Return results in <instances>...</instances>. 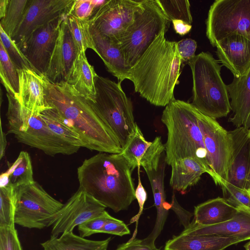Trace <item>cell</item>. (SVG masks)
<instances>
[{
  "mask_svg": "<svg viewBox=\"0 0 250 250\" xmlns=\"http://www.w3.org/2000/svg\"><path fill=\"white\" fill-rule=\"evenodd\" d=\"M188 63L192 77V103L200 112L216 119L231 110L227 85L221 76L222 65L208 52L195 55Z\"/></svg>",
  "mask_w": 250,
  "mask_h": 250,
  "instance_id": "5b68a950",
  "label": "cell"
},
{
  "mask_svg": "<svg viewBox=\"0 0 250 250\" xmlns=\"http://www.w3.org/2000/svg\"><path fill=\"white\" fill-rule=\"evenodd\" d=\"M232 141V159L228 182L248 190L250 187V134L249 129L236 127L229 131Z\"/></svg>",
  "mask_w": 250,
  "mask_h": 250,
  "instance_id": "ac0fdd59",
  "label": "cell"
},
{
  "mask_svg": "<svg viewBox=\"0 0 250 250\" xmlns=\"http://www.w3.org/2000/svg\"><path fill=\"white\" fill-rule=\"evenodd\" d=\"M39 115L55 134L73 146L83 147L78 133L66 123L56 109L48 106Z\"/></svg>",
  "mask_w": 250,
  "mask_h": 250,
  "instance_id": "4dcf8cb0",
  "label": "cell"
},
{
  "mask_svg": "<svg viewBox=\"0 0 250 250\" xmlns=\"http://www.w3.org/2000/svg\"><path fill=\"white\" fill-rule=\"evenodd\" d=\"M132 171L121 153L99 152L78 168L79 189L115 212L126 210L136 199Z\"/></svg>",
  "mask_w": 250,
  "mask_h": 250,
  "instance_id": "3957f363",
  "label": "cell"
},
{
  "mask_svg": "<svg viewBox=\"0 0 250 250\" xmlns=\"http://www.w3.org/2000/svg\"><path fill=\"white\" fill-rule=\"evenodd\" d=\"M142 0H107L88 20L103 36L119 42L132 22Z\"/></svg>",
  "mask_w": 250,
  "mask_h": 250,
  "instance_id": "4fadbf2b",
  "label": "cell"
},
{
  "mask_svg": "<svg viewBox=\"0 0 250 250\" xmlns=\"http://www.w3.org/2000/svg\"><path fill=\"white\" fill-rule=\"evenodd\" d=\"M198 122L212 170L211 178L220 186L228 180L232 159L231 136L216 119L205 115L199 110Z\"/></svg>",
  "mask_w": 250,
  "mask_h": 250,
  "instance_id": "8fae6325",
  "label": "cell"
},
{
  "mask_svg": "<svg viewBox=\"0 0 250 250\" xmlns=\"http://www.w3.org/2000/svg\"><path fill=\"white\" fill-rule=\"evenodd\" d=\"M210 44L238 34L250 40V0H216L210 6L206 22Z\"/></svg>",
  "mask_w": 250,
  "mask_h": 250,
  "instance_id": "30bf717a",
  "label": "cell"
},
{
  "mask_svg": "<svg viewBox=\"0 0 250 250\" xmlns=\"http://www.w3.org/2000/svg\"><path fill=\"white\" fill-rule=\"evenodd\" d=\"M165 28L128 73L134 90L151 104L166 106L175 99L174 90L184 63L177 42L167 40Z\"/></svg>",
  "mask_w": 250,
  "mask_h": 250,
  "instance_id": "6da1fadb",
  "label": "cell"
},
{
  "mask_svg": "<svg viewBox=\"0 0 250 250\" xmlns=\"http://www.w3.org/2000/svg\"><path fill=\"white\" fill-rule=\"evenodd\" d=\"M115 250H161L156 247L154 243L147 241L145 238L139 239L134 238L129 240L125 243L118 246Z\"/></svg>",
  "mask_w": 250,
  "mask_h": 250,
  "instance_id": "f6af8a7d",
  "label": "cell"
},
{
  "mask_svg": "<svg viewBox=\"0 0 250 250\" xmlns=\"http://www.w3.org/2000/svg\"><path fill=\"white\" fill-rule=\"evenodd\" d=\"M250 134V129H249Z\"/></svg>",
  "mask_w": 250,
  "mask_h": 250,
  "instance_id": "816d5d0a",
  "label": "cell"
},
{
  "mask_svg": "<svg viewBox=\"0 0 250 250\" xmlns=\"http://www.w3.org/2000/svg\"><path fill=\"white\" fill-rule=\"evenodd\" d=\"M173 28L175 32L180 36H184L190 32L192 26L181 20L172 21Z\"/></svg>",
  "mask_w": 250,
  "mask_h": 250,
  "instance_id": "7dc6e473",
  "label": "cell"
},
{
  "mask_svg": "<svg viewBox=\"0 0 250 250\" xmlns=\"http://www.w3.org/2000/svg\"><path fill=\"white\" fill-rule=\"evenodd\" d=\"M95 86V96L87 100L110 128L123 149L134 135L137 125L132 102L120 82L97 75Z\"/></svg>",
  "mask_w": 250,
  "mask_h": 250,
  "instance_id": "52a82bcc",
  "label": "cell"
},
{
  "mask_svg": "<svg viewBox=\"0 0 250 250\" xmlns=\"http://www.w3.org/2000/svg\"><path fill=\"white\" fill-rule=\"evenodd\" d=\"M170 21L156 0H142L134 20L119 41L126 65L133 67Z\"/></svg>",
  "mask_w": 250,
  "mask_h": 250,
  "instance_id": "ba28073f",
  "label": "cell"
},
{
  "mask_svg": "<svg viewBox=\"0 0 250 250\" xmlns=\"http://www.w3.org/2000/svg\"><path fill=\"white\" fill-rule=\"evenodd\" d=\"M177 48L183 63L187 62L192 59L197 47L196 42L187 38L177 42Z\"/></svg>",
  "mask_w": 250,
  "mask_h": 250,
  "instance_id": "ee69618b",
  "label": "cell"
},
{
  "mask_svg": "<svg viewBox=\"0 0 250 250\" xmlns=\"http://www.w3.org/2000/svg\"><path fill=\"white\" fill-rule=\"evenodd\" d=\"M247 191H248L249 192V193L250 194V187L248 189V190Z\"/></svg>",
  "mask_w": 250,
  "mask_h": 250,
  "instance_id": "f907efd6",
  "label": "cell"
},
{
  "mask_svg": "<svg viewBox=\"0 0 250 250\" xmlns=\"http://www.w3.org/2000/svg\"><path fill=\"white\" fill-rule=\"evenodd\" d=\"M140 166L138 167V182L137 186L135 191V196L139 204V210L138 213L135 216L132 217L130 221V224L133 223L134 222H136V229L134 231L133 235L131 239L129 240H132L135 238V236L137 231V226L139 219L144 209V204L147 200V192L141 182L140 175Z\"/></svg>",
  "mask_w": 250,
  "mask_h": 250,
  "instance_id": "b9f144b4",
  "label": "cell"
},
{
  "mask_svg": "<svg viewBox=\"0 0 250 250\" xmlns=\"http://www.w3.org/2000/svg\"><path fill=\"white\" fill-rule=\"evenodd\" d=\"M238 239L214 235H188L180 233L168 240L164 250H223L240 242Z\"/></svg>",
  "mask_w": 250,
  "mask_h": 250,
  "instance_id": "cb8c5ba5",
  "label": "cell"
},
{
  "mask_svg": "<svg viewBox=\"0 0 250 250\" xmlns=\"http://www.w3.org/2000/svg\"><path fill=\"white\" fill-rule=\"evenodd\" d=\"M105 208L92 196L78 189L50 222L51 236L58 237L73 231L76 227L102 214Z\"/></svg>",
  "mask_w": 250,
  "mask_h": 250,
  "instance_id": "5bb4252c",
  "label": "cell"
},
{
  "mask_svg": "<svg viewBox=\"0 0 250 250\" xmlns=\"http://www.w3.org/2000/svg\"><path fill=\"white\" fill-rule=\"evenodd\" d=\"M66 22L77 53L85 52L87 49H91L96 52L89 21L79 19L68 14Z\"/></svg>",
  "mask_w": 250,
  "mask_h": 250,
  "instance_id": "1f68e13d",
  "label": "cell"
},
{
  "mask_svg": "<svg viewBox=\"0 0 250 250\" xmlns=\"http://www.w3.org/2000/svg\"><path fill=\"white\" fill-rule=\"evenodd\" d=\"M233 112L229 121L236 127L250 129V70L245 75L234 77L227 85Z\"/></svg>",
  "mask_w": 250,
  "mask_h": 250,
  "instance_id": "603a6c76",
  "label": "cell"
},
{
  "mask_svg": "<svg viewBox=\"0 0 250 250\" xmlns=\"http://www.w3.org/2000/svg\"><path fill=\"white\" fill-rule=\"evenodd\" d=\"M165 147L160 136H157L140 161L146 171L152 188L157 217L154 228L146 238L155 243L167 220L170 203L166 200L164 177L166 162Z\"/></svg>",
  "mask_w": 250,
  "mask_h": 250,
  "instance_id": "7c38bea8",
  "label": "cell"
},
{
  "mask_svg": "<svg viewBox=\"0 0 250 250\" xmlns=\"http://www.w3.org/2000/svg\"><path fill=\"white\" fill-rule=\"evenodd\" d=\"M66 18L61 25L56 44L44 75L54 84L65 83L78 54L67 24Z\"/></svg>",
  "mask_w": 250,
  "mask_h": 250,
  "instance_id": "e0dca14e",
  "label": "cell"
},
{
  "mask_svg": "<svg viewBox=\"0 0 250 250\" xmlns=\"http://www.w3.org/2000/svg\"><path fill=\"white\" fill-rule=\"evenodd\" d=\"M0 42L3 45L9 58L18 69H33L29 62L12 39L0 27Z\"/></svg>",
  "mask_w": 250,
  "mask_h": 250,
  "instance_id": "74e56055",
  "label": "cell"
},
{
  "mask_svg": "<svg viewBox=\"0 0 250 250\" xmlns=\"http://www.w3.org/2000/svg\"><path fill=\"white\" fill-rule=\"evenodd\" d=\"M68 14L37 28L18 45L33 70L39 74L44 75L46 72L61 25Z\"/></svg>",
  "mask_w": 250,
  "mask_h": 250,
  "instance_id": "9a60e30c",
  "label": "cell"
},
{
  "mask_svg": "<svg viewBox=\"0 0 250 250\" xmlns=\"http://www.w3.org/2000/svg\"><path fill=\"white\" fill-rule=\"evenodd\" d=\"M34 182L30 156L27 152L23 151L7 170L1 174L0 188L10 187L15 189Z\"/></svg>",
  "mask_w": 250,
  "mask_h": 250,
  "instance_id": "f1b7e54d",
  "label": "cell"
},
{
  "mask_svg": "<svg viewBox=\"0 0 250 250\" xmlns=\"http://www.w3.org/2000/svg\"><path fill=\"white\" fill-rule=\"evenodd\" d=\"M19 92L15 98L20 104L35 114L48 106L45 99L43 75L30 69H18Z\"/></svg>",
  "mask_w": 250,
  "mask_h": 250,
  "instance_id": "44dd1931",
  "label": "cell"
},
{
  "mask_svg": "<svg viewBox=\"0 0 250 250\" xmlns=\"http://www.w3.org/2000/svg\"><path fill=\"white\" fill-rule=\"evenodd\" d=\"M29 0H0V27L11 39L23 18Z\"/></svg>",
  "mask_w": 250,
  "mask_h": 250,
  "instance_id": "f546056e",
  "label": "cell"
},
{
  "mask_svg": "<svg viewBox=\"0 0 250 250\" xmlns=\"http://www.w3.org/2000/svg\"><path fill=\"white\" fill-rule=\"evenodd\" d=\"M0 250H22L15 228H0Z\"/></svg>",
  "mask_w": 250,
  "mask_h": 250,
  "instance_id": "60d3db41",
  "label": "cell"
},
{
  "mask_svg": "<svg viewBox=\"0 0 250 250\" xmlns=\"http://www.w3.org/2000/svg\"><path fill=\"white\" fill-rule=\"evenodd\" d=\"M6 134L2 131L1 121H0V158L1 159L5 155V148L7 146Z\"/></svg>",
  "mask_w": 250,
  "mask_h": 250,
  "instance_id": "c3c4849f",
  "label": "cell"
},
{
  "mask_svg": "<svg viewBox=\"0 0 250 250\" xmlns=\"http://www.w3.org/2000/svg\"><path fill=\"white\" fill-rule=\"evenodd\" d=\"M198 110L191 103L175 99L163 111L161 121L167 130L165 161L171 166L186 158L197 160L212 176L202 133L198 122Z\"/></svg>",
  "mask_w": 250,
  "mask_h": 250,
  "instance_id": "277c9868",
  "label": "cell"
},
{
  "mask_svg": "<svg viewBox=\"0 0 250 250\" xmlns=\"http://www.w3.org/2000/svg\"><path fill=\"white\" fill-rule=\"evenodd\" d=\"M224 197L229 203L236 208L250 211V194L245 189L238 188L228 182L220 186Z\"/></svg>",
  "mask_w": 250,
  "mask_h": 250,
  "instance_id": "8d00e7d4",
  "label": "cell"
},
{
  "mask_svg": "<svg viewBox=\"0 0 250 250\" xmlns=\"http://www.w3.org/2000/svg\"><path fill=\"white\" fill-rule=\"evenodd\" d=\"M219 62L229 69L234 77L246 74L250 70V40L234 34L218 42L216 45Z\"/></svg>",
  "mask_w": 250,
  "mask_h": 250,
  "instance_id": "d6986e66",
  "label": "cell"
},
{
  "mask_svg": "<svg viewBox=\"0 0 250 250\" xmlns=\"http://www.w3.org/2000/svg\"><path fill=\"white\" fill-rule=\"evenodd\" d=\"M246 250H250V241L244 245Z\"/></svg>",
  "mask_w": 250,
  "mask_h": 250,
  "instance_id": "681fc988",
  "label": "cell"
},
{
  "mask_svg": "<svg viewBox=\"0 0 250 250\" xmlns=\"http://www.w3.org/2000/svg\"><path fill=\"white\" fill-rule=\"evenodd\" d=\"M151 144L152 142L146 140L137 125L134 135L121 153L128 162L132 171L141 167L140 161Z\"/></svg>",
  "mask_w": 250,
  "mask_h": 250,
  "instance_id": "836d02e7",
  "label": "cell"
},
{
  "mask_svg": "<svg viewBox=\"0 0 250 250\" xmlns=\"http://www.w3.org/2000/svg\"><path fill=\"white\" fill-rule=\"evenodd\" d=\"M18 68L9 58L3 45L0 42V77L7 93L15 98L19 92Z\"/></svg>",
  "mask_w": 250,
  "mask_h": 250,
  "instance_id": "d6a6232c",
  "label": "cell"
},
{
  "mask_svg": "<svg viewBox=\"0 0 250 250\" xmlns=\"http://www.w3.org/2000/svg\"><path fill=\"white\" fill-rule=\"evenodd\" d=\"M46 105L56 109L79 135L83 147L118 154L123 149L110 128L88 100L66 83L54 84L43 75Z\"/></svg>",
  "mask_w": 250,
  "mask_h": 250,
  "instance_id": "7a4b0ae2",
  "label": "cell"
},
{
  "mask_svg": "<svg viewBox=\"0 0 250 250\" xmlns=\"http://www.w3.org/2000/svg\"><path fill=\"white\" fill-rule=\"evenodd\" d=\"M75 0H30L23 18L11 38L18 46L35 29L69 14Z\"/></svg>",
  "mask_w": 250,
  "mask_h": 250,
  "instance_id": "2e32d148",
  "label": "cell"
},
{
  "mask_svg": "<svg viewBox=\"0 0 250 250\" xmlns=\"http://www.w3.org/2000/svg\"><path fill=\"white\" fill-rule=\"evenodd\" d=\"M15 224L42 229L49 224L63 204L49 195L37 182L14 189Z\"/></svg>",
  "mask_w": 250,
  "mask_h": 250,
  "instance_id": "9c48e42d",
  "label": "cell"
},
{
  "mask_svg": "<svg viewBox=\"0 0 250 250\" xmlns=\"http://www.w3.org/2000/svg\"><path fill=\"white\" fill-rule=\"evenodd\" d=\"M170 21L181 20L191 24L192 18L188 0H156Z\"/></svg>",
  "mask_w": 250,
  "mask_h": 250,
  "instance_id": "e575fe53",
  "label": "cell"
},
{
  "mask_svg": "<svg viewBox=\"0 0 250 250\" xmlns=\"http://www.w3.org/2000/svg\"><path fill=\"white\" fill-rule=\"evenodd\" d=\"M98 75L87 61L85 52L77 54L65 83L86 99L96 94L95 78Z\"/></svg>",
  "mask_w": 250,
  "mask_h": 250,
  "instance_id": "d4e9b609",
  "label": "cell"
},
{
  "mask_svg": "<svg viewBox=\"0 0 250 250\" xmlns=\"http://www.w3.org/2000/svg\"><path fill=\"white\" fill-rule=\"evenodd\" d=\"M8 124L7 133L13 134L19 142L39 149L49 156L70 155L80 148L55 134L39 114L22 106L14 96L6 93Z\"/></svg>",
  "mask_w": 250,
  "mask_h": 250,
  "instance_id": "8992f818",
  "label": "cell"
},
{
  "mask_svg": "<svg viewBox=\"0 0 250 250\" xmlns=\"http://www.w3.org/2000/svg\"><path fill=\"white\" fill-rule=\"evenodd\" d=\"M181 233L192 236L214 235L235 238L242 241L250 240V211L238 208L231 219L211 226L199 225L192 220Z\"/></svg>",
  "mask_w": 250,
  "mask_h": 250,
  "instance_id": "ffe728a7",
  "label": "cell"
},
{
  "mask_svg": "<svg viewBox=\"0 0 250 250\" xmlns=\"http://www.w3.org/2000/svg\"><path fill=\"white\" fill-rule=\"evenodd\" d=\"M238 210L224 198L218 197L195 207L193 221L201 226L216 225L231 219Z\"/></svg>",
  "mask_w": 250,
  "mask_h": 250,
  "instance_id": "484cf974",
  "label": "cell"
},
{
  "mask_svg": "<svg viewBox=\"0 0 250 250\" xmlns=\"http://www.w3.org/2000/svg\"><path fill=\"white\" fill-rule=\"evenodd\" d=\"M110 240V237L104 240H89L71 231L60 237L51 236L41 245L44 250H107Z\"/></svg>",
  "mask_w": 250,
  "mask_h": 250,
  "instance_id": "83f0119b",
  "label": "cell"
},
{
  "mask_svg": "<svg viewBox=\"0 0 250 250\" xmlns=\"http://www.w3.org/2000/svg\"><path fill=\"white\" fill-rule=\"evenodd\" d=\"M111 215L105 210L102 214L89 219L78 226L80 236L84 238L92 234L101 233Z\"/></svg>",
  "mask_w": 250,
  "mask_h": 250,
  "instance_id": "ab89813d",
  "label": "cell"
},
{
  "mask_svg": "<svg viewBox=\"0 0 250 250\" xmlns=\"http://www.w3.org/2000/svg\"><path fill=\"white\" fill-rule=\"evenodd\" d=\"M170 209H172L177 215L180 224L187 228L190 224V219L194 213L189 212L182 208L177 202L175 194L173 193L172 200L170 203Z\"/></svg>",
  "mask_w": 250,
  "mask_h": 250,
  "instance_id": "bcb514c9",
  "label": "cell"
},
{
  "mask_svg": "<svg viewBox=\"0 0 250 250\" xmlns=\"http://www.w3.org/2000/svg\"><path fill=\"white\" fill-rule=\"evenodd\" d=\"M101 233L122 236L129 234L130 230L123 221L111 216L104 225Z\"/></svg>",
  "mask_w": 250,
  "mask_h": 250,
  "instance_id": "7bdbcfd3",
  "label": "cell"
},
{
  "mask_svg": "<svg viewBox=\"0 0 250 250\" xmlns=\"http://www.w3.org/2000/svg\"><path fill=\"white\" fill-rule=\"evenodd\" d=\"M170 166V186L182 194H185L188 188L195 185L202 174L207 173L205 167L192 158L178 160Z\"/></svg>",
  "mask_w": 250,
  "mask_h": 250,
  "instance_id": "4316f807",
  "label": "cell"
},
{
  "mask_svg": "<svg viewBox=\"0 0 250 250\" xmlns=\"http://www.w3.org/2000/svg\"><path fill=\"white\" fill-rule=\"evenodd\" d=\"M107 0H75L69 14L78 19L89 20Z\"/></svg>",
  "mask_w": 250,
  "mask_h": 250,
  "instance_id": "f35d334b",
  "label": "cell"
},
{
  "mask_svg": "<svg viewBox=\"0 0 250 250\" xmlns=\"http://www.w3.org/2000/svg\"><path fill=\"white\" fill-rule=\"evenodd\" d=\"M15 196L14 188H0V228L15 227Z\"/></svg>",
  "mask_w": 250,
  "mask_h": 250,
  "instance_id": "d590c367",
  "label": "cell"
},
{
  "mask_svg": "<svg viewBox=\"0 0 250 250\" xmlns=\"http://www.w3.org/2000/svg\"><path fill=\"white\" fill-rule=\"evenodd\" d=\"M90 30L96 53L103 60L107 71L116 77L119 82L127 79L130 68L126 64L119 42L103 36L91 25Z\"/></svg>",
  "mask_w": 250,
  "mask_h": 250,
  "instance_id": "7402d4cb",
  "label": "cell"
}]
</instances>
